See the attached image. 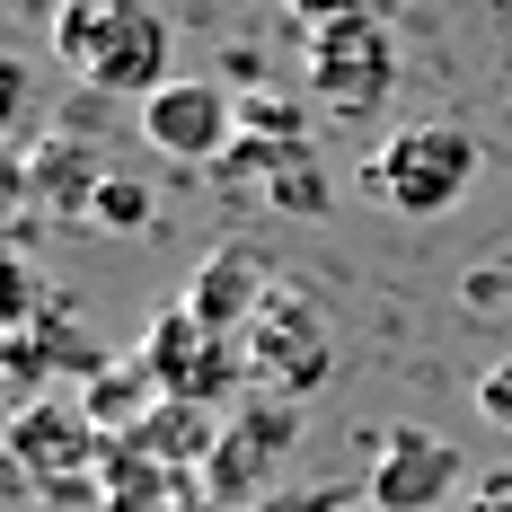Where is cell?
Here are the masks:
<instances>
[{"instance_id":"52a82bcc","label":"cell","mask_w":512,"mask_h":512,"mask_svg":"<svg viewBox=\"0 0 512 512\" xmlns=\"http://www.w3.org/2000/svg\"><path fill=\"white\" fill-rule=\"evenodd\" d=\"M142 142L177 168H221V151L239 142V98L221 80H168L159 98H142Z\"/></svg>"},{"instance_id":"7402d4cb","label":"cell","mask_w":512,"mask_h":512,"mask_svg":"<svg viewBox=\"0 0 512 512\" xmlns=\"http://www.w3.org/2000/svg\"><path fill=\"white\" fill-rule=\"evenodd\" d=\"M468 512H512V477H486V486L468 495Z\"/></svg>"},{"instance_id":"44dd1931","label":"cell","mask_w":512,"mask_h":512,"mask_svg":"<svg viewBox=\"0 0 512 512\" xmlns=\"http://www.w3.org/2000/svg\"><path fill=\"white\" fill-rule=\"evenodd\" d=\"M18 204H36V195H27V151H9V142H0V221H9Z\"/></svg>"},{"instance_id":"30bf717a","label":"cell","mask_w":512,"mask_h":512,"mask_svg":"<svg viewBox=\"0 0 512 512\" xmlns=\"http://www.w3.org/2000/svg\"><path fill=\"white\" fill-rule=\"evenodd\" d=\"M274 283H283V274H274V265H265L248 239H221V248H204V265L186 274V292H177V301L195 309L204 327H221V336H248Z\"/></svg>"},{"instance_id":"603a6c76","label":"cell","mask_w":512,"mask_h":512,"mask_svg":"<svg viewBox=\"0 0 512 512\" xmlns=\"http://www.w3.org/2000/svg\"><path fill=\"white\" fill-rule=\"evenodd\" d=\"M106 512H186V504H177V495H168V504H106Z\"/></svg>"},{"instance_id":"5bb4252c","label":"cell","mask_w":512,"mask_h":512,"mask_svg":"<svg viewBox=\"0 0 512 512\" xmlns=\"http://www.w3.org/2000/svg\"><path fill=\"white\" fill-rule=\"evenodd\" d=\"M239 133L248 142H274V151H309V106L283 98V89H248L239 98Z\"/></svg>"},{"instance_id":"cb8c5ba5","label":"cell","mask_w":512,"mask_h":512,"mask_svg":"<svg viewBox=\"0 0 512 512\" xmlns=\"http://www.w3.org/2000/svg\"><path fill=\"white\" fill-rule=\"evenodd\" d=\"M362 9H371V18H380V0H362Z\"/></svg>"},{"instance_id":"ba28073f","label":"cell","mask_w":512,"mask_h":512,"mask_svg":"<svg viewBox=\"0 0 512 512\" xmlns=\"http://www.w3.org/2000/svg\"><path fill=\"white\" fill-rule=\"evenodd\" d=\"M292 433H301V407L292 398H256L221 442H212V460H204V495L212 504H248L256 486L274 477V460L292 451Z\"/></svg>"},{"instance_id":"6da1fadb","label":"cell","mask_w":512,"mask_h":512,"mask_svg":"<svg viewBox=\"0 0 512 512\" xmlns=\"http://www.w3.org/2000/svg\"><path fill=\"white\" fill-rule=\"evenodd\" d=\"M45 45L89 98H159L177 80L168 71V18L151 0H53Z\"/></svg>"},{"instance_id":"277c9868","label":"cell","mask_w":512,"mask_h":512,"mask_svg":"<svg viewBox=\"0 0 512 512\" xmlns=\"http://www.w3.org/2000/svg\"><path fill=\"white\" fill-rule=\"evenodd\" d=\"M327 362H336L327 309H318L309 283L283 274V283L265 292V309H256V327H248V380H265L274 398H292V407H301L309 389H327Z\"/></svg>"},{"instance_id":"d6986e66","label":"cell","mask_w":512,"mask_h":512,"mask_svg":"<svg viewBox=\"0 0 512 512\" xmlns=\"http://www.w3.org/2000/svg\"><path fill=\"white\" fill-rule=\"evenodd\" d=\"M477 415H486V424H495V433H512V354L495 362V371H486V380H477Z\"/></svg>"},{"instance_id":"3957f363","label":"cell","mask_w":512,"mask_h":512,"mask_svg":"<svg viewBox=\"0 0 512 512\" xmlns=\"http://www.w3.org/2000/svg\"><path fill=\"white\" fill-rule=\"evenodd\" d=\"M398 98V36L389 18H336L309 36V106H327L336 124H362Z\"/></svg>"},{"instance_id":"2e32d148","label":"cell","mask_w":512,"mask_h":512,"mask_svg":"<svg viewBox=\"0 0 512 512\" xmlns=\"http://www.w3.org/2000/svg\"><path fill=\"white\" fill-rule=\"evenodd\" d=\"M265 204H274V212H292V221H318V212H327V168H318L309 151H292L283 168H274Z\"/></svg>"},{"instance_id":"5b68a950","label":"cell","mask_w":512,"mask_h":512,"mask_svg":"<svg viewBox=\"0 0 512 512\" xmlns=\"http://www.w3.org/2000/svg\"><path fill=\"white\" fill-rule=\"evenodd\" d=\"M142 362H151L159 398H177V407H221V398L248 380V336H221V327H204L186 301H168L151 318V336H142Z\"/></svg>"},{"instance_id":"e0dca14e","label":"cell","mask_w":512,"mask_h":512,"mask_svg":"<svg viewBox=\"0 0 512 512\" xmlns=\"http://www.w3.org/2000/svg\"><path fill=\"white\" fill-rule=\"evenodd\" d=\"M89 221H98V230H142V221H151V186H142V177H106Z\"/></svg>"},{"instance_id":"ac0fdd59","label":"cell","mask_w":512,"mask_h":512,"mask_svg":"<svg viewBox=\"0 0 512 512\" xmlns=\"http://www.w3.org/2000/svg\"><path fill=\"white\" fill-rule=\"evenodd\" d=\"M27 106H36V71H27L18 53L0 45V142H9V133L27 124Z\"/></svg>"},{"instance_id":"7c38bea8","label":"cell","mask_w":512,"mask_h":512,"mask_svg":"<svg viewBox=\"0 0 512 512\" xmlns=\"http://www.w3.org/2000/svg\"><path fill=\"white\" fill-rule=\"evenodd\" d=\"M80 415H89L98 433H115V442H133V433L159 415V380H151V362L124 354V362H106V371H89V389H80Z\"/></svg>"},{"instance_id":"7a4b0ae2","label":"cell","mask_w":512,"mask_h":512,"mask_svg":"<svg viewBox=\"0 0 512 512\" xmlns=\"http://www.w3.org/2000/svg\"><path fill=\"white\" fill-rule=\"evenodd\" d=\"M477 168H486V151H477L468 124H398L380 151L362 159L371 195L389 212H407V221H442V212L477 186Z\"/></svg>"},{"instance_id":"ffe728a7","label":"cell","mask_w":512,"mask_h":512,"mask_svg":"<svg viewBox=\"0 0 512 512\" xmlns=\"http://www.w3.org/2000/svg\"><path fill=\"white\" fill-rule=\"evenodd\" d=\"M283 9H292V27H301V36L336 27V18H362V0H283Z\"/></svg>"},{"instance_id":"8992f818","label":"cell","mask_w":512,"mask_h":512,"mask_svg":"<svg viewBox=\"0 0 512 512\" xmlns=\"http://www.w3.org/2000/svg\"><path fill=\"white\" fill-rule=\"evenodd\" d=\"M0 442H9V460L27 468L36 486H53V495H80V477L106 460V433L80 415V398H27V407L0 424Z\"/></svg>"},{"instance_id":"9a60e30c","label":"cell","mask_w":512,"mask_h":512,"mask_svg":"<svg viewBox=\"0 0 512 512\" xmlns=\"http://www.w3.org/2000/svg\"><path fill=\"white\" fill-rule=\"evenodd\" d=\"M45 301H53L45 274L18 256V239H0V336H27V327L45 318Z\"/></svg>"},{"instance_id":"9c48e42d","label":"cell","mask_w":512,"mask_h":512,"mask_svg":"<svg viewBox=\"0 0 512 512\" xmlns=\"http://www.w3.org/2000/svg\"><path fill=\"white\" fill-rule=\"evenodd\" d=\"M460 486V451L424 424H398L371 460V512H442Z\"/></svg>"},{"instance_id":"4fadbf2b","label":"cell","mask_w":512,"mask_h":512,"mask_svg":"<svg viewBox=\"0 0 512 512\" xmlns=\"http://www.w3.org/2000/svg\"><path fill=\"white\" fill-rule=\"evenodd\" d=\"M133 442H142L168 477H186V468L212 460V442H221V433H212V407H177V398H159V415L133 433Z\"/></svg>"},{"instance_id":"8fae6325","label":"cell","mask_w":512,"mask_h":512,"mask_svg":"<svg viewBox=\"0 0 512 512\" xmlns=\"http://www.w3.org/2000/svg\"><path fill=\"white\" fill-rule=\"evenodd\" d=\"M106 177H115L106 151L80 142V133H45V142L27 151V195L45 204V221H89V204H98Z\"/></svg>"}]
</instances>
